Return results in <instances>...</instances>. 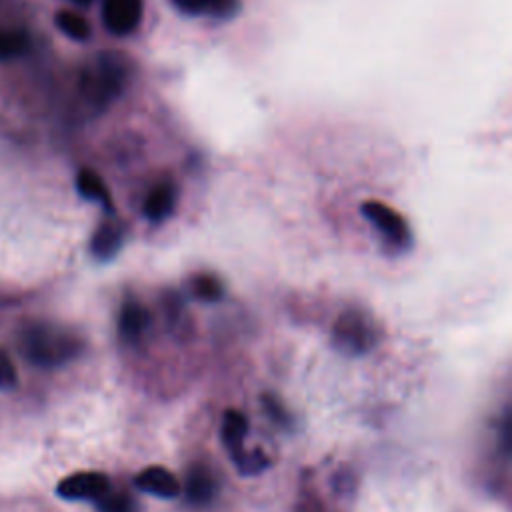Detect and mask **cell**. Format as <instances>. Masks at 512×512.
Listing matches in <instances>:
<instances>
[{"mask_svg": "<svg viewBox=\"0 0 512 512\" xmlns=\"http://www.w3.org/2000/svg\"><path fill=\"white\" fill-rule=\"evenodd\" d=\"M362 212L366 214L368 220H372V222L378 226V230H380L382 234H386V238H388L392 244H396V246H400V248L410 246L412 236H410L408 224L404 222V218H402L398 212H394V210L388 208L386 204H380V202H374V200L366 202V204L362 206Z\"/></svg>", "mask_w": 512, "mask_h": 512, "instance_id": "cell-4", "label": "cell"}, {"mask_svg": "<svg viewBox=\"0 0 512 512\" xmlns=\"http://www.w3.org/2000/svg\"><path fill=\"white\" fill-rule=\"evenodd\" d=\"M192 288H194V294L200 300H206V302H216L222 296V284L214 276H198V278H194Z\"/></svg>", "mask_w": 512, "mask_h": 512, "instance_id": "cell-17", "label": "cell"}, {"mask_svg": "<svg viewBox=\"0 0 512 512\" xmlns=\"http://www.w3.org/2000/svg\"><path fill=\"white\" fill-rule=\"evenodd\" d=\"M134 484H136V488L140 492H146V494H152V496L164 498V500L176 498L180 494L178 478L170 470H166L162 466H148V468H144L134 478Z\"/></svg>", "mask_w": 512, "mask_h": 512, "instance_id": "cell-6", "label": "cell"}, {"mask_svg": "<svg viewBox=\"0 0 512 512\" xmlns=\"http://www.w3.org/2000/svg\"><path fill=\"white\" fill-rule=\"evenodd\" d=\"M264 408H266V412H268V416L274 420V422H278L280 426H288L290 424V418H288V412L284 410V406L276 400V398H272V396H264Z\"/></svg>", "mask_w": 512, "mask_h": 512, "instance_id": "cell-19", "label": "cell"}, {"mask_svg": "<svg viewBox=\"0 0 512 512\" xmlns=\"http://www.w3.org/2000/svg\"><path fill=\"white\" fill-rule=\"evenodd\" d=\"M18 382V372L14 362L10 360L8 352L0 348V388H10Z\"/></svg>", "mask_w": 512, "mask_h": 512, "instance_id": "cell-18", "label": "cell"}, {"mask_svg": "<svg viewBox=\"0 0 512 512\" xmlns=\"http://www.w3.org/2000/svg\"><path fill=\"white\" fill-rule=\"evenodd\" d=\"M334 340L346 354H364L376 342V332L368 318L358 312H346L334 326Z\"/></svg>", "mask_w": 512, "mask_h": 512, "instance_id": "cell-2", "label": "cell"}, {"mask_svg": "<svg viewBox=\"0 0 512 512\" xmlns=\"http://www.w3.org/2000/svg\"><path fill=\"white\" fill-rule=\"evenodd\" d=\"M28 38L22 32L14 30H0V58H10L18 56L26 50Z\"/></svg>", "mask_w": 512, "mask_h": 512, "instance_id": "cell-16", "label": "cell"}, {"mask_svg": "<svg viewBox=\"0 0 512 512\" xmlns=\"http://www.w3.org/2000/svg\"><path fill=\"white\" fill-rule=\"evenodd\" d=\"M78 2H86V0H78Z\"/></svg>", "mask_w": 512, "mask_h": 512, "instance_id": "cell-20", "label": "cell"}, {"mask_svg": "<svg viewBox=\"0 0 512 512\" xmlns=\"http://www.w3.org/2000/svg\"><path fill=\"white\" fill-rule=\"evenodd\" d=\"M106 492H110V480L102 472H76L60 480L56 486V494L62 500H100Z\"/></svg>", "mask_w": 512, "mask_h": 512, "instance_id": "cell-3", "label": "cell"}, {"mask_svg": "<svg viewBox=\"0 0 512 512\" xmlns=\"http://www.w3.org/2000/svg\"><path fill=\"white\" fill-rule=\"evenodd\" d=\"M78 190L82 196L86 198H92V200H102V202H108V192L102 184V180L92 172V170H82L78 174Z\"/></svg>", "mask_w": 512, "mask_h": 512, "instance_id": "cell-15", "label": "cell"}, {"mask_svg": "<svg viewBox=\"0 0 512 512\" xmlns=\"http://www.w3.org/2000/svg\"><path fill=\"white\" fill-rule=\"evenodd\" d=\"M174 202H176L174 186L172 184H158L150 190V194L144 202V214L154 222L164 220L174 210Z\"/></svg>", "mask_w": 512, "mask_h": 512, "instance_id": "cell-9", "label": "cell"}, {"mask_svg": "<svg viewBox=\"0 0 512 512\" xmlns=\"http://www.w3.org/2000/svg\"><path fill=\"white\" fill-rule=\"evenodd\" d=\"M20 348L26 360L38 368H58L80 354V340L60 328L34 324L24 330Z\"/></svg>", "mask_w": 512, "mask_h": 512, "instance_id": "cell-1", "label": "cell"}, {"mask_svg": "<svg viewBox=\"0 0 512 512\" xmlns=\"http://www.w3.org/2000/svg\"><path fill=\"white\" fill-rule=\"evenodd\" d=\"M174 4L186 14H210L216 18H228L238 10V0H174Z\"/></svg>", "mask_w": 512, "mask_h": 512, "instance_id": "cell-11", "label": "cell"}, {"mask_svg": "<svg viewBox=\"0 0 512 512\" xmlns=\"http://www.w3.org/2000/svg\"><path fill=\"white\" fill-rule=\"evenodd\" d=\"M248 434V420L238 410H226L222 418V442L226 444L232 458L244 450V440Z\"/></svg>", "mask_w": 512, "mask_h": 512, "instance_id": "cell-8", "label": "cell"}, {"mask_svg": "<svg viewBox=\"0 0 512 512\" xmlns=\"http://www.w3.org/2000/svg\"><path fill=\"white\" fill-rule=\"evenodd\" d=\"M56 24H58V28H60L66 36H70V38H74V40H84V38H88V34H90L88 22H86L80 14L70 12V10L58 12V14H56Z\"/></svg>", "mask_w": 512, "mask_h": 512, "instance_id": "cell-12", "label": "cell"}, {"mask_svg": "<svg viewBox=\"0 0 512 512\" xmlns=\"http://www.w3.org/2000/svg\"><path fill=\"white\" fill-rule=\"evenodd\" d=\"M120 246V232L114 230L112 226H104L96 236H94V242H92V248H94V254L102 260L110 258Z\"/></svg>", "mask_w": 512, "mask_h": 512, "instance_id": "cell-14", "label": "cell"}, {"mask_svg": "<svg viewBox=\"0 0 512 512\" xmlns=\"http://www.w3.org/2000/svg\"><path fill=\"white\" fill-rule=\"evenodd\" d=\"M102 16L110 32L124 36L138 26L142 18V0H106Z\"/></svg>", "mask_w": 512, "mask_h": 512, "instance_id": "cell-5", "label": "cell"}, {"mask_svg": "<svg viewBox=\"0 0 512 512\" xmlns=\"http://www.w3.org/2000/svg\"><path fill=\"white\" fill-rule=\"evenodd\" d=\"M184 492L188 502L196 504V506H204L208 504L214 494H216V480L212 478L210 470L204 466H192L186 474V484H184Z\"/></svg>", "mask_w": 512, "mask_h": 512, "instance_id": "cell-7", "label": "cell"}, {"mask_svg": "<svg viewBox=\"0 0 512 512\" xmlns=\"http://www.w3.org/2000/svg\"><path fill=\"white\" fill-rule=\"evenodd\" d=\"M98 512H138V504L124 492H106L96 500Z\"/></svg>", "mask_w": 512, "mask_h": 512, "instance_id": "cell-13", "label": "cell"}, {"mask_svg": "<svg viewBox=\"0 0 512 512\" xmlns=\"http://www.w3.org/2000/svg\"><path fill=\"white\" fill-rule=\"evenodd\" d=\"M148 326V312L136 304V302H128L124 304L122 312H120V320H118V328H120V336L128 342H136L142 332Z\"/></svg>", "mask_w": 512, "mask_h": 512, "instance_id": "cell-10", "label": "cell"}]
</instances>
